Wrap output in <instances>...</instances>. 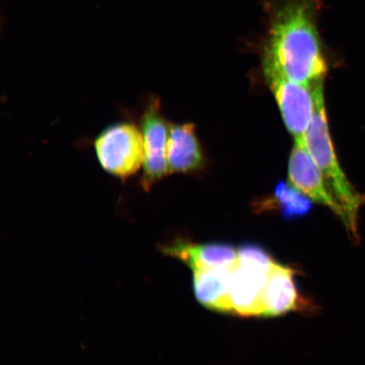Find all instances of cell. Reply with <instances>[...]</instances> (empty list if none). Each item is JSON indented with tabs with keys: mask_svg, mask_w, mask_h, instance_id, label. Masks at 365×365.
<instances>
[{
	"mask_svg": "<svg viewBox=\"0 0 365 365\" xmlns=\"http://www.w3.org/2000/svg\"><path fill=\"white\" fill-rule=\"evenodd\" d=\"M139 124L145 150L140 182L141 188L148 191L164 178L171 175L167 161L170 124L163 114L160 100L155 96L150 97L145 105Z\"/></svg>",
	"mask_w": 365,
	"mask_h": 365,
	"instance_id": "cell-4",
	"label": "cell"
},
{
	"mask_svg": "<svg viewBox=\"0 0 365 365\" xmlns=\"http://www.w3.org/2000/svg\"><path fill=\"white\" fill-rule=\"evenodd\" d=\"M163 252L180 259L192 272L232 267L237 262V248L223 242L195 244L178 240L164 247Z\"/></svg>",
	"mask_w": 365,
	"mask_h": 365,
	"instance_id": "cell-9",
	"label": "cell"
},
{
	"mask_svg": "<svg viewBox=\"0 0 365 365\" xmlns=\"http://www.w3.org/2000/svg\"><path fill=\"white\" fill-rule=\"evenodd\" d=\"M98 161L108 175L125 180L143 167V136L139 126L129 121L105 128L94 140Z\"/></svg>",
	"mask_w": 365,
	"mask_h": 365,
	"instance_id": "cell-3",
	"label": "cell"
},
{
	"mask_svg": "<svg viewBox=\"0 0 365 365\" xmlns=\"http://www.w3.org/2000/svg\"><path fill=\"white\" fill-rule=\"evenodd\" d=\"M237 262L269 271L276 262L270 251L255 243H245L237 248Z\"/></svg>",
	"mask_w": 365,
	"mask_h": 365,
	"instance_id": "cell-13",
	"label": "cell"
},
{
	"mask_svg": "<svg viewBox=\"0 0 365 365\" xmlns=\"http://www.w3.org/2000/svg\"><path fill=\"white\" fill-rule=\"evenodd\" d=\"M302 194L291 185L290 188L284 185L278 186L275 194L277 202L279 204L282 216L293 219L307 215L310 209L307 200L302 197Z\"/></svg>",
	"mask_w": 365,
	"mask_h": 365,
	"instance_id": "cell-12",
	"label": "cell"
},
{
	"mask_svg": "<svg viewBox=\"0 0 365 365\" xmlns=\"http://www.w3.org/2000/svg\"><path fill=\"white\" fill-rule=\"evenodd\" d=\"M287 175L290 185L314 202L331 210L344 221V212L332 195L316 163L308 152L304 140H294L289 157Z\"/></svg>",
	"mask_w": 365,
	"mask_h": 365,
	"instance_id": "cell-6",
	"label": "cell"
},
{
	"mask_svg": "<svg viewBox=\"0 0 365 365\" xmlns=\"http://www.w3.org/2000/svg\"><path fill=\"white\" fill-rule=\"evenodd\" d=\"M167 161L170 173H193L204 167V154L193 124H170Z\"/></svg>",
	"mask_w": 365,
	"mask_h": 365,
	"instance_id": "cell-10",
	"label": "cell"
},
{
	"mask_svg": "<svg viewBox=\"0 0 365 365\" xmlns=\"http://www.w3.org/2000/svg\"><path fill=\"white\" fill-rule=\"evenodd\" d=\"M296 272L289 266L278 262L272 264L267 272L261 304L259 317H281L304 307L295 281Z\"/></svg>",
	"mask_w": 365,
	"mask_h": 365,
	"instance_id": "cell-7",
	"label": "cell"
},
{
	"mask_svg": "<svg viewBox=\"0 0 365 365\" xmlns=\"http://www.w3.org/2000/svg\"><path fill=\"white\" fill-rule=\"evenodd\" d=\"M280 109L282 120L294 140H304L314 110V88L296 83L277 73L263 71Z\"/></svg>",
	"mask_w": 365,
	"mask_h": 365,
	"instance_id": "cell-5",
	"label": "cell"
},
{
	"mask_svg": "<svg viewBox=\"0 0 365 365\" xmlns=\"http://www.w3.org/2000/svg\"><path fill=\"white\" fill-rule=\"evenodd\" d=\"M235 266L192 272L194 294L200 304L212 312L232 314L228 286Z\"/></svg>",
	"mask_w": 365,
	"mask_h": 365,
	"instance_id": "cell-11",
	"label": "cell"
},
{
	"mask_svg": "<svg viewBox=\"0 0 365 365\" xmlns=\"http://www.w3.org/2000/svg\"><path fill=\"white\" fill-rule=\"evenodd\" d=\"M267 272L262 268L236 262L232 269L228 286L232 314L245 317H259Z\"/></svg>",
	"mask_w": 365,
	"mask_h": 365,
	"instance_id": "cell-8",
	"label": "cell"
},
{
	"mask_svg": "<svg viewBox=\"0 0 365 365\" xmlns=\"http://www.w3.org/2000/svg\"><path fill=\"white\" fill-rule=\"evenodd\" d=\"M319 0H277L268 6L263 71L310 88L323 82L327 63L318 30Z\"/></svg>",
	"mask_w": 365,
	"mask_h": 365,
	"instance_id": "cell-1",
	"label": "cell"
},
{
	"mask_svg": "<svg viewBox=\"0 0 365 365\" xmlns=\"http://www.w3.org/2000/svg\"><path fill=\"white\" fill-rule=\"evenodd\" d=\"M314 110L312 124L304 136L305 145L321 171L328 189L340 205L346 226L354 232L364 197L351 185L336 158L328 127L324 82L314 86Z\"/></svg>",
	"mask_w": 365,
	"mask_h": 365,
	"instance_id": "cell-2",
	"label": "cell"
}]
</instances>
